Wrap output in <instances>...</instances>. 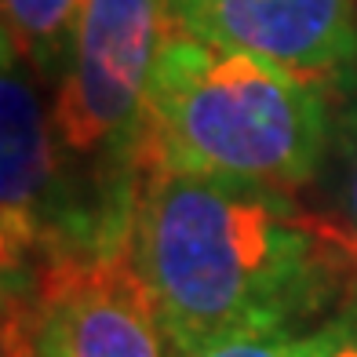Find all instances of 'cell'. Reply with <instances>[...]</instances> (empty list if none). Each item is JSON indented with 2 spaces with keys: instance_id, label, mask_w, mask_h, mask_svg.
<instances>
[{
  "instance_id": "6da1fadb",
  "label": "cell",
  "mask_w": 357,
  "mask_h": 357,
  "mask_svg": "<svg viewBox=\"0 0 357 357\" xmlns=\"http://www.w3.org/2000/svg\"><path fill=\"white\" fill-rule=\"evenodd\" d=\"M132 259L168 357L245 332L303 335L357 296V237L284 190L146 168Z\"/></svg>"
},
{
  "instance_id": "7a4b0ae2",
  "label": "cell",
  "mask_w": 357,
  "mask_h": 357,
  "mask_svg": "<svg viewBox=\"0 0 357 357\" xmlns=\"http://www.w3.org/2000/svg\"><path fill=\"white\" fill-rule=\"evenodd\" d=\"M328 91L168 19L135 168H178L296 193L332 153Z\"/></svg>"
},
{
  "instance_id": "3957f363",
  "label": "cell",
  "mask_w": 357,
  "mask_h": 357,
  "mask_svg": "<svg viewBox=\"0 0 357 357\" xmlns=\"http://www.w3.org/2000/svg\"><path fill=\"white\" fill-rule=\"evenodd\" d=\"M168 0H84L52 121L62 157L95 160L139 178L146 91L168 33Z\"/></svg>"
},
{
  "instance_id": "277c9868",
  "label": "cell",
  "mask_w": 357,
  "mask_h": 357,
  "mask_svg": "<svg viewBox=\"0 0 357 357\" xmlns=\"http://www.w3.org/2000/svg\"><path fill=\"white\" fill-rule=\"evenodd\" d=\"M4 314L26 324L37 357H168L132 230L52 255L26 284L4 288Z\"/></svg>"
},
{
  "instance_id": "5b68a950",
  "label": "cell",
  "mask_w": 357,
  "mask_h": 357,
  "mask_svg": "<svg viewBox=\"0 0 357 357\" xmlns=\"http://www.w3.org/2000/svg\"><path fill=\"white\" fill-rule=\"evenodd\" d=\"M37 70L4 40L0 73V255L4 288H19L59 252L77 248L66 215L62 146Z\"/></svg>"
},
{
  "instance_id": "8992f818",
  "label": "cell",
  "mask_w": 357,
  "mask_h": 357,
  "mask_svg": "<svg viewBox=\"0 0 357 357\" xmlns=\"http://www.w3.org/2000/svg\"><path fill=\"white\" fill-rule=\"evenodd\" d=\"M172 15L215 44L273 62L321 91L357 66V0H168Z\"/></svg>"
},
{
  "instance_id": "52a82bcc",
  "label": "cell",
  "mask_w": 357,
  "mask_h": 357,
  "mask_svg": "<svg viewBox=\"0 0 357 357\" xmlns=\"http://www.w3.org/2000/svg\"><path fill=\"white\" fill-rule=\"evenodd\" d=\"M84 0H4V40L37 77H62Z\"/></svg>"
},
{
  "instance_id": "ba28073f",
  "label": "cell",
  "mask_w": 357,
  "mask_h": 357,
  "mask_svg": "<svg viewBox=\"0 0 357 357\" xmlns=\"http://www.w3.org/2000/svg\"><path fill=\"white\" fill-rule=\"evenodd\" d=\"M332 197L335 219L357 237V106L339 121V132H332Z\"/></svg>"
},
{
  "instance_id": "9c48e42d",
  "label": "cell",
  "mask_w": 357,
  "mask_h": 357,
  "mask_svg": "<svg viewBox=\"0 0 357 357\" xmlns=\"http://www.w3.org/2000/svg\"><path fill=\"white\" fill-rule=\"evenodd\" d=\"M291 357H357V296L291 343Z\"/></svg>"
},
{
  "instance_id": "30bf717a",
  "label": "cell",
  "mask_w": 357,
  "mask_h": 357,
  "mask_svg": "<svg viewBox=\"0 0 357 357\" xmlns=\"http://www.w3.org/2000/svg\"><path fill=\"white\" fill-rule=\"evenodd\" d=\"M291 343H296L291 332H245L208 343L183 357H291Z\"/></svg>"
},
{
  "instance_id": "8fae6325",
  "label": "cell",
  "mask_w": 357,
  "mask_h": 357,
  "mask_svg": "<svg viewBox=\"0 0 357 357\" xmlns=\"http://www.w3.org/2000/svg\"><path fill=\"white\" fill-rule=\"evenodd\" d=\"M4 357H37L33 339L15 314H4Z\"/></svg>"
}]
</instances>
